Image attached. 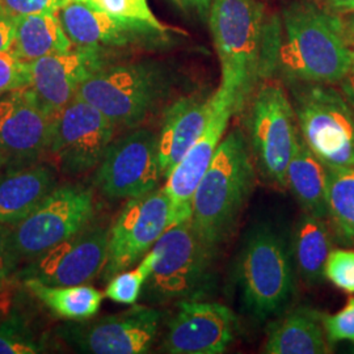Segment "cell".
<instances>
[{"label":"cell","mask_w":354,"mask_h":354,"mask_svg":"<svg viewBox=\"0 0 354 354\" xmlns=\"http://www.w3.org/2000/svg\"><path fill=\"white\" fill-rule=\"evenodd\" d=\"M290 245L276 230L260 226L248 235L238 261V283L244 308L259 320L277 317L295 290Z\"/></svg>","instance_id":"8992f818"},{"label":"cell","mask_w":354,"mask_h":354,"mask_svg":"<svg viewBox=\"0 0 354 354\" xmlns=\"http://www.w3.org/2000/svg\"><path fill=\"white\" fill-rule=\"evenodd\" d=\"M238 328V317L225 304L180 301L167 324L162 349L171 354L225 353Z\"/></svg>","instance_id":"5bb4252c"},{"label":"cell","mask_w":354,"mask_h":354,"mask_svg":"<svg viewBox=\"0 0 354 354\" xmlns=\"http://www.w3.org/2000/svg\"><path fill=\"white\" fill-rule=\"evenodd\" d=\"M42 346L36 342L23 319L8 317L0 324V354H36Z\"/></svg>","instance_id":"f546056e"},{"label":"cell","mask_w":354,"mask_h":354,"mask_svg":"<svg viewBox=\"0 0 354 354\" xmlns=\"http://www.w3.org/2000/svg\"><path fill=\"white\" fill-rule=\"evenodd\" d=\"M354 64L342 23L307 0H292L266 20L261 80L340 83Z\"/></svg>","instance_id":"6da1fadb"},{"label":"cell","mask_w":354,"mask_h":354,"mask_svg":"<svg viewBox=\"0 0 354 354\" xmlns=\"http://www.w3.org/2000/svg\"><path fill=\"white\" fill-rule=\"evenodd\" d=\"M327 168V213L344 243L354 247V167Z\"/></svg>","instance_id":"4316f807"},{"label":"cell","mask_w":354,"mask_h":354,"mask_svg":"<svg viewBox=\"0 0 354 354\" xmlns=\"http://www.w3.org/2000/svg\"><path fill=\"white\" fill-rule=\"evenodd\" d=\"M58 16L74 46L127 48L140 44H158L167 35L149 24L114 17L77 0H68Z\"/></svg>","instance_id":"d6986e66"},{"label":"cell","mask_w":354,"mask_h":354,"mask_svg":"<svg viewBox=\"0 0 354 354\" xmlns=\"http://www.w3.org/2000/svg\"><path fill=\"white\" fill-rule=\"evenodd\" d=\"M324 7L337 12L354 11V0H319Z\"/></svg>","instance_id":"f35d334b"},{"label":"cell","mask_w":354,"mask_h":354,"mask_svg":"<svg viewBox=\"0 0 354 354\" xmlns=\"http://www.w3.org/2000/svg\"><path fill=\"white\" fill-rule=\"evenodd\" d=\"M353 50H354V49H353Z\"/></svg>","instance_id":"b9f144b4"},{"label":"cell","mask_w":354,"mask_h":354,"mask_svg":"<svg viewBox=\"0 0 354 354\" xmlns=\"http://www.w3.org/2000/svg\"><path fill=\"white\" fill-rule=\"evenodd\" d=\"M207 19L221 64L218 91L234 114L241 113L261 82L264 4L260 0H213Z\"/></svg>","instance_id":"3957f363"},{"label":"cell","mask_w":354,"mask_h":354,"mask_svg":"<svg viewBox=\"0 0 354 354\" xmlns=\"http://www.w3.org/2000/svg\"><path fill=\"white\" fill-rule=\"evenodd\" d=\"M24 285L54 315L71 322H86L95 317L105 295L87 283L55 286L29 277Z\"/></svg>","instance_id":"484cf974"},{"label":"cell","mask_w":354,"mask_h":354,"mask_svg":"<svg viewBox=\"0 0 354 354\" xmlns=\"http://www.w3.org/2000/svg\"><path fill=\"white\" fill-rule=\"evenodd\" d=\"M323 314L310 307L294 308L268 326L264 353H330Z\"/></svg>","instance_id":"44dd1931"},{"label":"cell","mask_w":354,"mask_h":354,"mask_svg":"<svg viewBox=\"0 0 354 354\" xmlns=\"http://www.w3.org/2000/svg\"><path fill=\"white\" fill-rule=\"evenodd\" d=\"M174 1H176L177 4L181 6L183 8L192 10L194 12L198 13V16L201 19L206 20L209 17L213 0H174Z\"/></svg>","instance_id":"8d00e7d4"},{"label":"cell","mask_w":354,"mask_h":354,"mask_svg":"<svg viewBox=\"0 0 354 354\" xmlns=\"http://www.w3.org/2000/svg\"><path fill=\"white\" fill-rule=\"evenodd\" d=\"M171 87V73L156 62L106 64L80 86L76 97L97 108L115 127H136Z\"/></svg>","instance_id":"5b68a950"},{"label":"cell","mask_w":354,"mask_h":354,"mask_svg":"<svg viewBox=\"0 0 354 354\" xmlns=\"http://www.w3.org/2000/svg\"><path fill=\"white\" fill-rule=\"evenodd\" d=\"M323 326L329 342H354V297L348 299L342 311L323 314Z\"/></svg>","instance_id":"d6a6232c"},{"label":"cell","mask_w":354,"mask_h":354,"mask_svg":"<svg viewBox=\"0 0 354 354\" xmlns=\"http://www.w3.org/2000/svg\"><path fill=\"white\" fill-rule=\"evenodd\" d=\"M174 223V205L162 188L130 198L109 230L102 279H111L142 260Z\"/></svg>","instance_id":"30bf717a"},{"label":"cell","mask_w":354,"mask_h":354,"mask_svg":"<svg viewBox=\"0 0 354 354\" xmlns=\"http://www.w3.org/2000/svg\"><path fill=\"white\" fill-rule=\"evenodd\" d=\"M55 188V175L45 165H20L0 177V223L16 225Z\"/></svg>","instance_id":"7402d4cb"},{"label":"cell","mask_w":354,"mask_h":354,"mask_svg":"<svg viewBox=\"0 0 354 354\" xmlns=\"http://www.w3.org/2000/svg\"><path fill=\"white\" fill-rule=\"evenodd\" d=\"M156 256L151 250L140 260V266L124 270L109 279L105 297L115 304H134L140 297L149 277L151 276Z\"/></svg>","instance_id":"83f0119b"},{"label":"cell","mask_w":354,"mask_h":354,"mask_svg":"<svg viewBox=\"0 0 354 354\" xmlns=\"http://www.w3.org/2000/svg\"><path fill=\"white\" fill-rule=\"evenodd\" d=\"M51 120L30 87L0 96V152L4 165H30L48 151Z\"/></svg>","instance_id":"e0dca14e"},{"label":"cell","mask_w":354,"mask_h":354,"mask_svg":"<svg viewBox=\"0 0 354 354\" xmlns=\"http://www.w3.org/2000/svg\"><path fill=\"white\" fill-rule=\"evenodd\" d=\"M29 64L11 51L0 53V96L16 89L29 87Z\"/></svg>","instance_id":"1f68e13d"},{"label":"cell","mask_w":354,"mask_h":354,"mask_svg":"<svg viewBox=\"0 0 354 354\" xmlns=\"http://www.w3.org/2000/svg\"><path fill=\"white\" fill-rule=\"evenodd\" d=\"M93 213L92 190L80 185L54 188L30 214L13 225V248L19 259L32 260L87 227Z\"/></svg>","instance_id":"9c48e42d"},{"label":"cell","mask_w":354,"mask_h":354,"mask_svg":"<svg viewBox=\"0 0 354 354\" xmlns=\"http://www.w3.org/2000/svg\"><path fill=\"white\" fill-rule=\"evenodd\" d=\"M288 189L304 213L327 218V168L306 145L302 136L288 167Z\"/></svg>","instance_id":"603a6c76"},{"label":"cell","mask_w":354,"mask_h":354,"mask_svg":"<svg viewBox=\"0 0 354 354\" xmlns=\"http://www.w3.org/2000/svg\"><path fill=\"white\" fill-rule=\"evenodd\" d=\"M158 136L137 129L112 140L97 165L95 185L109 198H136L156 189L162 178Z\"/></svg>","instance_id":"7c38bea8"},{"label":"cell","mask_w":354,"mask_h":354,"mask_svg":"<svg viewBox=\"0 0 354 354\" xmlns=\"http://www.w3.org/2000/svg\"><path fill=\"white\" fill-rule=\"evenodd\" d=\"M68 0H0V7L12 15L58 13Z\"/></svg>","instance_id":"836d02e7"},{"label":"cell","mask_w":354,"mask_h":354,"mask_svg":"<svg viewBox=\"0 0 354 354\" xmlns=\"http://www.w3.org/2000/svg\"><path fill=\"white\" fill-rule=\"evenodd\" d=\"M109 230L91 225L80 230L32 259L24 270L26 279L32 277L55 286L88 283L102 273L106 263Z\"/></svg>","instance_id":"9a60e30c"},{"label":"cell","mask_w":354,"mask_h":354,"mask_svg":"<svg viewBox=\"0 0 354 354\" xmlns=\"http://www.w3.org/2000/svg\"><path fill=\"white\" fill-rule=\"evenodd\" d=\"M291 104L306 145L328 168L354 167L353 105L322 83H289Z\"/></svg>","instance_id":"52a82bcc"},{"label":"cell","mask_w":354,"mask_h":354,"mask_svg":"<svg viewBox=\"0 0 354 354\" xmlns=\"http://www.w3.org/2000/svg\"><path fill=\"white\" fill-rule=\"evenodd\" d=\"M4 281H6V279H0V288H1V286H3V283H4Z\"/></svg>","instance_id":"60d3db41"},{"label":"cell","mask_w":354,"mask_h":354,"mask_svg":"<svg viewBox=\"0 0 354 354\" xmlns=\"http://www.w3.org/2000/svg\"><path fill=\"white\" fill-rule=\"evenodd\" d=\"M290 248L295 270L301 279L310 285L323 282L326 263L332 251L330 234L324 218L304 213L294 227Z\"/></svg>","instance_id":"d4e9b609"},{"label":"cell","mask_w":354,"mask_h":354,"mask_svg":"<svg viewBox=\"0 0 354 354\" xmlns=\"http://www.w3.org/2000/svg\"><path fill=\"white\" fill-rule=\"evenodd\" d=\"M160 319L159 310L137 306L95 322L64 324L57 332L82 353L143 354L151 349Z\"/></svg>","instance_id":"4fadbf2b"},{"label":"cell","mask_w":354,"mask_h":354,"mask_svg":"<svg viewBox=\"0 0 354 354\" xmlns=\"http://www.w3.org/2000/svg\"><path fill=\"white\" fill-rule=\"evenodd\" d=\"M4 165V159H3V155H1V152H0V167Z\"/></svg>","instance_id":"ab89813d"},{"label":"cell","mask_w":354,"mask_h":354,"mask_svg":"<svg viewBox=\"0 0 354 354\" xmlns=\"http://www.w3.org/2000/svg\"><path fill=\"white\" fill-rule=\"evenodd\" d=\"M108 49L73 46L28 62L29 87L51 118L75 99L80 86L89 76L108 64Z\"/></svg>","instance_id":"2e32d148"},{"label":"cell","mask_w":354,"mask_h":354,"mask_svg":"<svg viewBox=\"0 0 354 354\" xmlns=\"http://www.w3.org/2000/svg\"><path fill=\"white\" fill-rule=\"evenodd\" d=\"M252 151L247 134L234 129L222 140L192 200L190 223L218 252L232 234L254 187Z\"/></svg>","instance_id":"7a4b0ae2"},{"label":"cell","mask_w":354,"mask_h":354,"mask_svg":"<svg viewBox=\"0 0 354 354\" xmlns=\"http://www.w3.org/2000/svg\"><path fill=\"white\" fill-rule=\"evenodd\" d=\"M15 41V16L0 7V53L12 50Z\"/></svg>","instance_id":"d590c367"},{"label":"cell","mask_w":354,"mask_h":354,"mask_svg":"<svg viewBox=\"0 0 354 354\" xmlns=\"http://www.w3.org/2000/svg\"><path fill=\"white\" fill-rule=\"evenodd\" d=\"M156 260L145 285L155 304L206 299L215 289L214 257L189 219L165 230L151 248Z\"/></svg>","instance_id":"277c9868"},{"label":"cell","mask_w":354,"mask_h":354,"mask_svg":"<svg viewBox=\"0 0 354 354\" xmlns=\"http://www.w3.org/2000/svg\"><path fill=\"white\" fill-rule=\"evenodd\" d=\"M248 104L247 138L256 168L268 183L288 189V167L301 138L290 97L277 83H266Z\"/></svg>","instance_id":"ba28073f"},{"label":"cell","mask_w":354,"mask_h":354,"mask_svg":"<svg viewBox=\"0 0 354 354\" xmlns=\"http://www.w3.org/2000/svg\"><path fill=\"white\" fill-rule=\"evenodd\" d=\"M19 256L12 244V228L0 223V279H7L19 263Z\"/></svg>","instance_id":"e575fe53"},{"label":"cell","mask_w":354,"mask_h":354,"mask_svg":"<svg viewBox=\"0 0 354 354\" xmlns=\"http://www.w3.org/2000/svg\"><path fill=\"white\" fill-rule=\"evenodd\" d=\"M212 97L213 93L184 96L165 109L158 134L159 162L165 178L201 137L212 113Z\"/></svg>","instance_id":"ffe728a7"},{"label":"cell","mask_w":354,"mask_h":354,"mask_svg":"<svg viewBox=\"0 0 354 354\" xmlns=\"http://www.w3.org/2000/svg\"><path fill=\"white\" fill-rule=\"evenodd\" d=\"M73 46L58 13L15 16V41L11 53L17 58L30 62L45 55L70 50Z\"/></svg>","instance_id":"cb8c5ba5"},{"label":"cell","mask_w":354,"mask_h":354,"mask_svg":"<svg viewBox=\"0 0 354 354\" xmlns=\"http://www.w3.org/2000/svg\"><path fill=\"white\" fill-rule=\"evenodd\" d=\"M324 276L336 288L354 294V250H332L326 263Z\"/></svg>","instance_id":"4dcf8cb0"},{"label":"cell","mask_w":354,"mask_h":354,"mask_svg":"<svg viewBox=\"0 0 354 354\" xmlns=\"http://www.w3.org/2000/svg\"><path fill=\"white\" fill-rule=\"evenodd\" d=\"M212 102V113L201 137L165 177L162 187L174 205L175 223L189 219L194 192L212 165L228 122L234 115L231 104L218 89L213 93Z\"/></svg>","instance_id":"ac0fdd59"},{"label":"cell","mask_w":354,"mask_h":354,"mask_svg":"<svg viewBox=\"0 0 354 354\" xmlns=\"http://www.w3.org/2000/svg\"><path fill=\"white\" fill-rule=\"evenodd\" d=\"M344 96L348 99V102L353 105L354 108V64L351 70L346 73L340 82Z\"/></svg>","instance_id":"74e56055"},{"label":"cell","mask_w":354,"mask_h":354,"mask_svg":"<svg viewBox=\"0 0 354 354\" xmlns=\"http://www.w3.org/2000/svg\"><path fill=\"white\" fill-rule=\"evenodd\" d=\"M91 7L112 15L114 17L138 21L156 28L160 32H171L169 26H165L151 11L149 0H77Z\"/></svg>","instance_id":"f1b7e54d"},{"label":"cell","mask_w":354,"mask_h":354,"mask_svg":"<svg viewBox=\"0 0 354 354\" xmlns=\"http://www.w3.org/2000/svg\"><path fill=\"white\" fill-rule=\"evenodd\" d=\"M114 127L97 108L75 96L53 117L48 151L64 174H84L100 165L113 140Z\"/></svg>","instance_id":"8fae6325"}]
</instances>
